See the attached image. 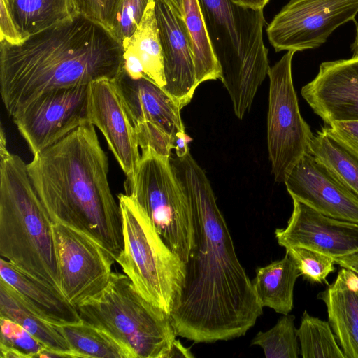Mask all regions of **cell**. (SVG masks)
Masks as SVG:
<instances>
[{
	"label": "cell",
	"instance_id": "cell-1",
	"mask_svg": "<svg viewBox=\"0 0 358 358\" xmlns=\"http://www.w3.org/2000/svg\"><path fill=\"white\" fill-rule=\"evenodd\" d=\"M169 159L195 227L184 285L170 314L176 333L206 343L244 336L263 308L238 259L210 181L189 152L181 157L172 153Z\"/></svg>",
	"mask_w": 358,
	"mask_h": 358
},
{
	"label": "cell",
	"instance_id": "cell-2",
	"mask_svg": "<svg viewBox=\"0 0 358 358\" xmlns=\"http://www.w3.org/2000/svg\"><path fill=\"white\" fill-rule=\"evenodd\" d=\"M123 48L103 25L76 13L17 43L0 41V92L10 116L48 91L116 79Z\"/></svg>",
	"mask_w": 358,
	"mask_h": 358
},
{
	"label": "cell",
	"instance_id": "cell-3",
	"mask_svg": "<svg viewBox=\"0 0 358 358\" xmlns=\"http://www.w3.org/2000/svg\"><path fill=\"white\" fill-rule=\"evenodd\" d=\"M31 181L53 223L87 235L116 260L123 248L121 213L108 182V160L94 127L84 124L34 155Z\"/></svg>",
	"mask_w": 358,
	"mask_h": 358
},
{
	"label": "cell",
	"instance_id": "cell-4",
	"mask_svg": "<svg viewBox=\"0 0 358 358\" xmlns=\"http://www.w3.org/2000/svg\"><path fill=\"white\" fill-rule=\"evenodd\" d=\"M53 224L31 181L27 164L7 149L1 127V257L62 294Z\"/></svg>",
	"mask_w": 358,
	"mask_h": 358
},
{
	"label": "cell",
	"instance_id": "cell-5",
	"mask_svg": "<svg viewBox=\"0 0 358 358\" xmlns=\"http://www.w3.org/2000/svg\"><path fill=\"white\" fill-rule=\"evenodd\" d=\"M220 80L241 120L268 74V48L263 41V10L240 6L231 0H198Z\"/></svg>",
	"mask_w": 358,
	"mask_h": 358
},
{
	"label": "cell",
	"instance_id": "cell-6",
	"mask_svg": "<svg viewBox=\"0 0 358 358\" xmlns=\"http://www.w3.org/2000/svg\"><path fill=\"white\" fill-rule=\"evenodd\" d=\"M80 318L131 350L135 358H169L176 336L171 315L145 299L126 274L77 307Z\"/></svg>",
	"mask_w": 358,
	"mask_h": 358
},
{
	"label": "cell",
	"instance_id": "cell-7",
	"mask_svg": "<svg viewBox=\"0 0 358 358\" xmlns=\"http://www.w3.org/2000/svg\"><path fill=\"white\" fill-rule=\"evenodd\" d=\"M123 248L116 262L137 291L171 314L185 279V264L164 243L145 213L129 195H118Z\"/></svg>",
	"mask_w": 358,
	"mask_h": 358
},
{
	"label": "cell",
	"instance_id": "cell-8",
	"mask_svg": "<svg viewBox=\"0 0 358 358\" xmlns=\"http://www.w3.org/2000/svg\"><path fill=\"white\" fill-rule=\"evenodd\" d=\"M169 158L150 149L141 151L125 191L148 215L166 245L185 264L195 244L194 220Z\"/></svg>",
	"mask_w": 358,
	"mask_h": 358
},
{
	"label": "cell",
	"instance_id": "cell-9",
	"mask_svg": "<svg viewBox=\"0 0 358 358\" xmlns=\"http://www.w3.org/2000/svg\"><path fill=\"white\" fill-rule=\"evenodd\" d=\"M287 51L268 71L269 94L267 144L275 180L285 181L294 165L306 153L313 136L302 117L294 87L292 61Z\"/></svg>",
	"mask_w": 358,
	"mask_h": 358
},
{
	"label": "cell",
	"instance_id": "cell-10",
	"mask_svg": "<svg viewBox=\"0 0 358 358\" xmlns=\"http://www.w3.org/2000/svg\"><path fill=\"white\" fill-rule=\"evenodd\" d=\"M358 0H289L266 28L276 52L315 49L342 24L355 20Z\"/></svg>",
	"mask_w": 358,
	"mask_h": 358
},
{
	"label": "cell",
	"instance_id": "cell-11",
	"mask_svg": "<svg viewBox=\"0 0 358 358\" xmlns=\"http://www.w3.org/2000/svg\"><path fill=\"white\" fill-rule=\"evenodd\" d=\"M52 230L62 292L77 307L106 287L115 259L80 231L59 223Z\"/></svg>",
	"mask_w": 358,
	"mask_h": 358
},
{
	"label": "cell",
	"instance_id": "cell-12",
	"mask_svg": "<svg viewBox=\"0 0 358 358\" xmlns=\"http://www.w3.org/2000/svg\"><path fill=\"white\" fill-rule=\"evenodd\" d=\"M12 118L35 155L78 127L90 122L88 85L43 93Z\"/></svg>",
	"mask_w": 358,
	"mask_h": 358
},
{
	"label": "cell",
	"instance_id": "cell-13",
	"mask_svg": "<svg viewBox=\"0 0 358 358\" xmlns=\"http://www.w3.org/2000/svg\"><path fill=\"white\" fill-rule=\"evenodd\" d=\"M292 199L333 218L358 223V196L308 152L284 181Z\"/></svg>",
	"mask_w": 358,
	"mask_h": 358
},
{
	"label": "cell",
	"instance_id": "cell-14",
	"mask_svg": "<svg viewBox=\"0 0 358 358\" xmlns=\"http://www.w3.org/2000/svg\"><path fill=\"white\" fill-rule=\"evenodd\" d=\"M88 117L103 135L127 180H131L141 159L140 147L115 79L88 85Z\"/></svg>",
	"mask_w": 358,
	"mask_h": 358
},
{
	"label": "cell",
	"instance_id": "cell-15",
	"mask_svg": "<svg viewBox=\"0 0 358 358\" xmlns=\"http://www.w3.org/2000/svg\"><path fill=\"white\" fill-rule=\"evenodd\" d=\"M292 201L287 227L275 231L280 246L305 248L333 258L358 252V223L326 216L295 199Z\"/></svg>",
	"mask_w": 358,
	"mask_h": 358
},
{
	"label": "cell",
	"instance_id": "cell-16",
	"mask_svg": "<svg viewBox=\"0 0 358 358\" xmlns=\"http://www.w3.org/2000/svg\"><path fill=\"white\" fill-rule=\"evenodd\" d=\"M163 53V89L182 110L198 87L190 36L182 14L171 0H155Z\"/></svg>",
	"mask_w": 358,
	"mask_h": 358
},
{
	"label": "cell",
	"instance_id": "cell-17",
	"mask_svg": "<svg viewBox=\"0 0 358 358\" xmlns=\"http://www.w3.org/2000/svg\"><path fill=\"white\" fill-rule=\"evenodd\" d=\"M301 96L326 124L358 120V57L324 62Z\"/></svg>",
	"mask_w": 358,
	"mask_h": 358
},
{
	"label": "cell",
	"instance_id": "cell-18",
	"mask_svg": "<svg viewBox=\"0 0 358 358\" xmlns=\"http://www.w3.org/2000/svg\"><path fill=\"white\" fill-rule=\"evenodd\" d=\"M115 82L133 126L153 124L173 140L177 134L185 133L181 109L162 87L146 76L132 79L124 70Z\"/></svg>",
	"mask_w": 358,
	"mask_h": 358
},
{
	"label": "cell",
	"instance_id": "cell-19",
	"mask_svg": "<svg viewBox=\"0 0 358 358\" xmlns=\"http://www.w3.org/2000/svg\"><path fill=\"white\" fill-rule=\"evenodd\" d=\"M345 358H358V275L342 268L335 280L317 294Z\"/></svg>",
	"mask_w": 358,
	"mask_h": 358
},
{
	"label": "cell",
	"instance_id": "cell-20",
	"mask_svg": "<svg viewBox=\"0 0 358 358\" xmlns=\"http://www.w3.org/2000/svg\"><path fill=\"white\" fill-rule=\"evenodd\" d=\"M0 316L19 324L40 341L47 348L41 357H76L61 326L46 320L1 278Z\"/></svg>",
	"mask_w": 358,
	"mask_h": 358
},
{
	"label": "cell",
	"instance_id": "cell-21",
	"mask_svg": "<svg viewBox=\"0 0 358 358\" xmlns=\"http://www.w3.org/2000/svg\"><path fill=\"white\" fill-rule=\"evenodd\" d=\"M0 276L50 322L62 325L82 320L77 308L70 303L62 293L2 257L0 259Z\"/></svg>",
	"mask_w": 358,
	"mask_h": 358
},
{
	"label": "cell",
	"instance_id": "cell-22",
	"mask_svg": "<svg viewBox=\"0 0 358 358\" xmlns=\"http://www.w3.org/2000/svg\"><path fill=\"white\" fill-rule=\"evenodd\" d=\"M255 273L251 282L261 306L289 314L294 306V285L301 275L290 257L285 254L282 259L257 268Z\"/></svg>",
	"mask_w": 358,
	"mask_h": 358
},
{
	"label": "cell",
	"instance_id": "cell-23",
	"mask_svg": "<svg viewBox=\"0 0 358 358\" xmlns=\"http://www.w3.org/2000/svg\"><path fill=\"white\" fill-rule=\"evenodd\" d=\"M22 41L76 14L73 0H0Z\"/></svg>",
	"mask_w": 358,
	"mask_h": 358
},
{
	"label": "cell",
	"instance_id": "cell-24",
	"mask_svg": "<svg viewBox=\"0 0 358 358\" xmlns=\"http://www.w3.org/2000/svg\"><path fill=\"white\" fill-rule=\"evenodd\" d=\"M122 44L138 56L145 76L163 88L166 82L155 0L149 1L136 30Z\"/></svg>",
	"mask_w": 358,
	"mask_h": 358
},
{
	"label": "cell",
	"instance_id": "cell-25",
	"mask_svg": "<svg viewBox=\"0 0 358 358\" xmlns=\"http://www.w3.org/2000/svg\"><path fill=\"white\" fill-rule=\"evenodd\" d=\"M310 153L358 196V152L338 137L330 127H322L313 134Z\"/></svg>",
	"mask_w": 358,
	"mask_h": 358
},
{
	"label": "cell",
	"instance_id": "cell-26",
	"mask_svg": "<svg viewBox=\"0 0 358 358\" xmlns=\"http://www.w3.org/2000/svg\"><path fill=\"white\" fill-rule=\"evenodd\" d=\"M60 326L76 357L135 358L127 346L83 320Z\"/></svg>",
	"mask_w": 358,
	"mask_h": 358
},
{
	"label": "cell",
	"instance_id": "cell-27",
	"mask_svg": "<svg viewBox=\"0 0 358 358\" xmlns=\"http://www.w3.org/2000/svg\"><path fill=\"white\" fill-rule=\"evenodd\" d=\"M182 17L190 36L198 86L205 81L220 78V68L198 0H182Z\"/></svg>",
	"mask_w": 358,
	"mask_h": 358
},
{
	"label": "cell",
	"instance_id": "cell-28",
	"mask_svg": "<svg viewBox=\"0 0 358 358\" xmlns=\"http://www.w3.org/2000/svg\"><path fill=\"white\" fill-rule=\"evenodd\" d=\"M296 335L303 358H345L329 322L310 315L306 310Z\"/></svg>",
	"mask_w": 358,
	"mask_h": 358
},
{
	"label": "cell",
	"instance_id": "cell-29",
	"mask_svg": "<svg viewBox=\"0 0 358 358\" xmlns=\"http://www.w3.org/2000/svg\"><path fill=\"white\" fill-rule=\"evenodd\" d=\"M294 319L292 315H284L271 329L259 331L250 345L260 346L266 358H298L300 347Z\"/></svg>",
	"mask_w": 358,
	"mask_h": 358
},
{
	"label": "cell",
	"instance_id": "cell-30",
	"mask_svg": "<svg viewBox=\"0 0 358 358\" xmlns=\"http://www.w3.org/2000/svg\"><path fill=\"white\" fill-rule=\"evenodd\" d=\"M1 358H34L47 349L19 324L0 316Z\"/></svg>",
	"mask_w": 358,
	"mask_h": 358
},
{
	"label": "cell",
	"instance_id": "cell-31",
	"mask_svg": "<svg viewBox=\"0 0 358 358\" xmlns=\"http://www.w3.org/2000/svg\"><path fill=\"white\" fill-rule=\"evenodd\" d=\"M285 250L300 275L311 283H327V276L335 271V260L330 256L301 247H288Z\"/></svg>",
	"mask_w": 358,
	"mask_h": 358
},
{
	"label": "cell",
	"instance_id": "cell-32",
	"mask_svg": "<svg viewBox=\"0 0 358 358\" xmlns=\"http://www.w3.org/2000/svg\"><path fill=\"white\" fill-rule=\"evenodd\" d=\"M150 0H122L113 34L122 43L136 30Z\"/></svg>",
	"mask_w": 358,
	"mask_h": 358
},
{
	"label": "cell",
	"instance_id": "cell-33",
	"mask_svg": "<svg viewBox=\"0 0 358 358\" xmlns=\"http://www.w3.org/2000/svg\"><path fill=\"white\" fill-rule=\"evenodd\" d=\"M76 11L112 32L122 0H73Z\"/></svg>",
	"mask_w": 358,
	"mask_h": 358
},
{
	"label": "cell",
	"instance_id": "cell-34",
	"mask_svg": "<svg viewBox=\"0 0 358 358\" xmlns=\"http://www.w3.org/2000/svg\"><path fill=\"white\" fill-rule=\"evenodd\" d=\"M329 127L338 137L358 152V120L334 122Z\"/></svg>",
	"mask_w": 358,
	"mask_h": 358
},
{
	"label": "cell",
	"instance_id": "cell-35",
	"mask_svg": "<svg viewBox=\"0 0 358 358\" xmlns=\"http://www.w3.org/2000/svg\"><path fill=\"white\" fill-rule=\"evenodd\" d=\"M123 70L132 79L145 77L143 64L136 53L129 48H123Z\"/></svg>",
	"mask_w": 358,
	"mask_h": 358
},
{
	"label": "cell",
	"instance_id": "cell-36",
	"mask_svg": "<svg viewBox=\"0 0 358 358\" xmlns=\"http://www.w3.org/2000/svg\"><path fill=\"white\" fill-rule=\"evenodd\" d=\"M334 260L341 268L349 269L358 275V252L334 258Z\"/></svg>",
	"mask_w": 358,
	"mask_h": 358
},
{
	"label": "cell",
	"instance_id": "cell-37",
	"mask_svg": "<svg viewBox=\"0 0 358 358\" xmlns=\"http://www.w3.org/2000/svg\"><path fill=\"white\" fill-rule=\"evenodd\" d=\"M173 150L174 154L179 157L186 155L189 152L185 133H180L176 136L173 141Z\"/></svg>",
	"mask_w": 358,
	"mask_h": 358
},
{
	"label": "cell",
	"instance_id": "cell-38",
	"mask_svg": "<svg viewBox=\"0 0 358 358\" xmlns=\"http://www.w3.org/2000/svg\"><path fill=\"white\" fill-rule=\"evenodd\" d=\"M234 3L255 10H263L270 0H231Z\"/></svg>",
	"mask_w": 358,
	"mask_h": 358
},
{
	"label": "cell",
	"instance_id": "cell-39",
	"mask_svg": "<svg viewBox=\"0 0 358 358\" xmlns=\"http://www.w3.org/2000/svg\"><path fill=\"white\" fill-rule=\"evenodd\" d=\"M171 357H194V355L176 339L170 353L169 358Z\"/></svg>",
	"mask_w": 358,
	"mask_h": 358
},
{
	"label": "cell",
	"instance_id": "cell-40",
	"mask_svg": "<svg viewBox=\"0 0 358 358\" xmlns=\"http://www.w3.org/2000/svg\"><path fill=\"white\" fill-rule=\"evenodd\" d=\"M355 36L353 43L350 45L352 57H358V22L355 20Z\"/></svg>",
	"mask_w": 358,
	"mask_h": 358
},
{
	"label": "cell",
	"instance_id": "cell-41",
	"mask_svg": "<svg viewBox=\"0 0 358 358\" xmlns=\"http://www.w3.org/2000/svg\"><path fill=\"white\" fill-rule=\"evenodd\" d=\"M182 15V0H171Z\"/></svg>",
	"mask_w": 358,
	"mask_h": 358
}]
</instances>
